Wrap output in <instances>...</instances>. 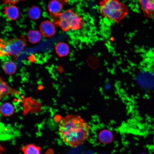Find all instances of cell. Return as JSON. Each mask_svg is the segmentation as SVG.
Returning <instances> with one entry per match:
<instances>
[{"mask_svg":"<svg viewBox=\"0 0 154 154\" xmlns=\"http://www.w3.org/2000/svg\"><path fill=\"white\" fill-rule=\"evenodd\" d=\"M90 128L87 122L77 115L69 114L60 121L58 127L60 138L67 145L76 147L88 138Z\"/></svg>","mask_w":154,"mask_h":154,"instance_id":"obj_1","label":"cell"},{"mask_svg":"<svg viewBox=\"0 0 154 154\" xmlns=\"http://www.w3.org/2000/svg\"><path fill=\"white\" fill-rule=\"evenodd\" d=\"M49 15L55 25L60 27L65 31L70 29L79 30L84 25V22L82 18L71 9Z\"/></svg>","mask_w":154,"mask_h":154,"instance_id":"obj_2","label":"cell"},{"mask_svg":"<svg viewBox=\"0 0 154 154\" xmlns=\"http://www.w3.org/2000/svg\"><path fill=\"white\" fill-rule=\"evenodd\" d=\"M99 5L101 15L117 23L128 14L127 7L119 0H102Z\"/></svg>","mask_w":154,"mask_h":154,"instance_id":"obj_3","label":"cell"},{"mask_svg":"<svg viewBox=\"0 0 154 154\" xmlns=\"http://www.w3.org/2000/svg\"><path fill=\"white\" fill-rule=\"evenodd\" d=\"M27 41L23 35L5 41L0 39L1 56H12L16 60L26 45Z\"/></svg>","mask_w":154,"mask_h":154,"instance_id":"obj_4","label":"cell"},{"mask_svg":"<svg viewBox=\"0 0 154 154\" xmlns=\"http://www.w3.org/2000/svg\"><path fill=\"white\" fill-rule=\"evenodd\" d=\"M144 16L149 18H154V0H138Z\"/></svg>","mask_w":154,"mask_h":154,"instance_id":"obj_5","label":"cell"},{"mask_svg":"<svg viewBox=\"0 0 154 154\" xmlns=\"http://www.w3.org/2000/svg\"><path fill=\"white\" fill-rule=\"evenodd\" d=\"M54 24L48 20L42 21L39 25V29L41 34L44 36L50 37L56 32Z\"/></svg>","mask_w":154,"mask_h":154,"instance_id":"obj_6","label":"cell"},{"mask_svg":"<svg viewBox=\"0 0 154 154\" xmlns=\"http://www.w3.org/2000/svg\"><path fill=\"white\" fill-rule=\"evenodd\" d=\"M21 94L20 92L11 88L5 81L2 77L0 79V99L1 100L4 97L10 94L17 95Z\"/></svg>","mask_w":154,"mask_h":154,"instance_id":"obj_7","label":"cell"},{"mask_svg":"<svg viewBox=\"0 0 154 154\" xmlns=\"http://www.w3.org/2000/svg\"><path fill=\"white\" fill-rule=\"evenodd\" d=\"M68 0H50L47 8L49 14H54L60 12L63 6L67 5Z\"/></svg>","mask_w":154,"mask_h":154,"instance_id":"obj_8","label":"cell"},{"mask_svg":"<svg viewBox=\"0 0 154 154\" xmlns=\"http://www.w3.org/2000/svg\"><path fill=\"white\" fill-rule=\"evenodd\" d=\"M3 13L9 19L15 21L19 17V11L18 7L14 5H6L3 8Z\"/></svg>","mask_w":154,"mask_h":154,"instance_id":"obj_9","label":"cell"},{"mask_svg":"<svg viewBox=\"0 0 154 154\" xmlns=\"http://www.w3.org/2000/svg\"><path fill=\"white\" fill-rule=\"evenodd\" d=\"M20 149L24 154H40L41 150L40 147L33 143L27 144Z\"/></svg>","mask_w":154,"mask_h":154,"instance_id":"obj_10","label":"cell"},{"mask_svg":"<svg viewBox=\"0 0 154 154\" xmlns=\"http://www.w3.org/2000/svg\"><path fill=\"white\" fill-rule=\"evenodd\" d=\"M55 50L56 53L59 56L64 57L68 54L69 47L67 44L60 42L56 44L55 47Z\"/></svg>","mask_w":154,"mask_h":154,"instance_id":"obj_11","label":"cell"},{"mask_svg":"<svg viewBox=\"0 0 154 154\" xmlns=\"http://www.w3.org/2000/svg\"><path fill=\"white\" fill-rule=\"evenodd\" d=\"M14 106L11 103L5 102L1 106L0 111L1 115L4 117H9L13 114L14 112Z\"/></svg>","mask_w":154,"mask_h":154,"instance_id":"obj_12","label":"cell"},{"mask_svg":"<svg viewBox=\"0 0 154 154\" xmlns=\"http://www.w3.org/2000/svg\"><path fill=\"white\" fill-rule=\"evenodd\" d=\"M37 30L29 31L27 33V37L30 42L36 43L39 42L42 38L41 33Z\"/></svg>","mask_w":154,"mask_h":154,"instance_id":"obj_13","label":"cell"},{"mask_svg":"<svg viewBox=\"0 0 154 154\" xmlns=\"http://www.w3.org/2000/svg\"><path fill=\"white\" fill-rule=\"evenodd\" d=\"M27 14L29 18L33 20L38 19L41 15L40 9L36 5H33L28 10Z\"/></svg>","mask_w":154,"mask_h":154,"instance_id":"obj_14","label":"cell"},{"mask_svg":"<svg viewBox=\"0 0 154 154\" xmlns=\"http://www.w3.org/2000/svg\"><path fill=\"white\" fill-rule=\"evenodd\" d=\"M3 69L5 72L9 75L14 74L16 72L17 66L15 63L11 61L5 62L3 66Z\"/></svg>","mask_w":154,"mask_h":154,"instance_id":"obj_15","label":"cell"},{"mask_svg":"<svg viewBox=\"0 0 154 154\" xmlns=\"http://www.w3.org/2000/svg\"><path fill=\"white\" fill-rule=\"evenodd\" d=\"M24 0H2L3 3L5 5H15L20 1Z\"/></svg>","mask_w":154,"mask_h":154,"instance_id":"obj_16","label":"cell"}]
</instances>
